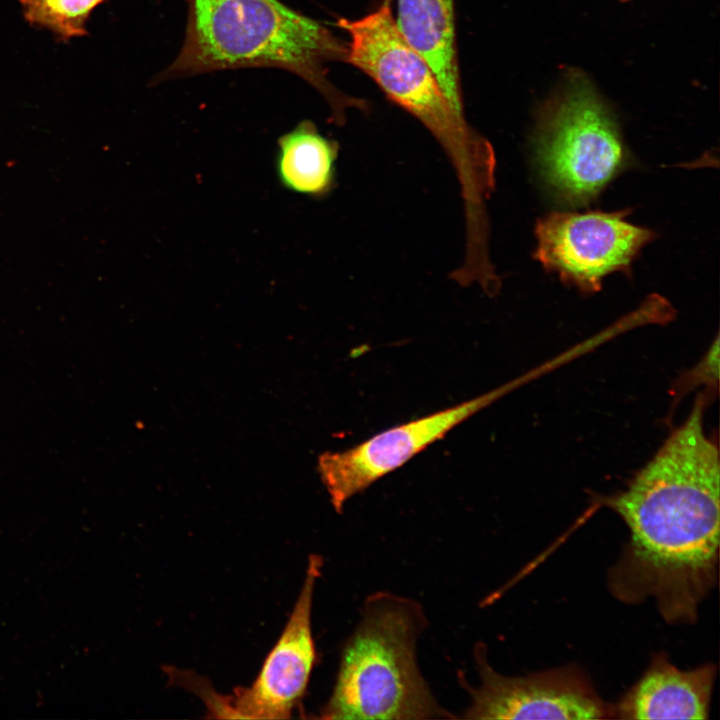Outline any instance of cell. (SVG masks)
<instances>
[{
    "label": "cell",
    "mask_w": 720,
    "mask_h": 720,
    "mask_svg": "<svg viewBox=\"0 0 720 720\" xmlns=\"http://www.w3.org/2000/svg\"><path fill=\"white\" fill-rule=\"evenodd\" d=\"M704 399L627 483L606 499L629 541L609 571L619 600L652 598L669 623L694 622L718 572L720 461L703 424Z\"/></svg>",
    "instance_id": "obj_1"
},
{
    "label": "cell",
    "mask_w": 720,
    "mask_h": 720,
    "mask_svg": "<svg viewBox=\"0 0 720 720\" xmlns=\"http://www.w3.org/2000/svg\"><path fill=\"white\" fill-rule=\"evenodd\" d=\"M347 43L326 26L279 0H188L184 44L177 58L155 79L213 71L269 67L291 72L328 103L336 124L349 108L366 109L327 77L328 64L346 62Z\"/></svg>",
    "instance_id": "obj_2"
},
{
    "label": "cell",
    "mask_w": 720,
    "mask_h": 720,
    "mask_svg": "<svg viewBox=\"0 0 720 720\" xmlns=\"http://www.w3.org/2000/svg\"><path fill=\"white\" fill-rule=\"evenodd\" d=\"M389 1L360 19H339L337 25L350 40L346 62L419 120L443 148L460 184L465 247L482 250L489 244L486 203L496 183L494 149L469 125L464 110L452 103L428 62L403 37Z\"/></svg>",
    "instance_id": "obj_3"
},
{
    "label": "cell",
    "mask_w": 720,
    "mask_h": 720,
    "mask_svg": "<svg viewBox=\"0 0 720 720\" xmlns=\"http://www.w3.org/2000/svg\"><path fill=\"white\" fill-rule=\"evenodd\" d=\"M427 624L413 599L389 592L368 596L341 649L335 684L318 718H455L438 703L418 665L417 642Z\"/></svg>",
    "instance_id": "obj_4"
},
{
    "label": "cell",
    "mask_w": 720,
    "mask_h": 720,
    "mask_svg": "<svg viewBox=\"0 0 720 720\" xmlns=\"http://www.w3.org/2000/svg\"><path fill=\"white\" fill-rule=\"evenodd\" d=\"M533 155L544 189L571 207L589 205L633 164L612 112L580 72L539 111Z\"/></svg>",
    "instance_id": "obj_5"
},
{
    "label": "cell",
    "mask_w": 720,
    "mask_h": 720,
    "mask_svg": "<svg viewBox=\"0 0 720 720\" xmlns=\"http://www.w3.org/2000/svg\"><path fill=\"white\" fill-rule=\"evenodd\" d=\"M630 209L553 211L537 220L534 257L547 271L584 294L615 272L629 273L654 231L627 221Z\"/></svg>",
    "instance_id": "obj_6"
},
{
    "label": "cell",
    "mask_w": 720,
    "mask_h": 720,
    "mask_svg": "<svg viewBox=\"0 0 720 720\" xmlns=\"http://www.w3.org/2000/svg\"><path fill=\"white\" fill-rule=\"evenodd\" d=\"M487 647L474 646L480 682L471 686L460 674L461 686L470 702L464 719H558L614 718V705L596 692L586 674L576 665H566L523 676H507L489 663Z\"/></svg>",
    "instance_id": "obj_7"
},
{
    "label": "cell",
    "mask_w": 720,
    "mask_h": 720,
    "mask_svg": "<svg viewBox=\"0 0 720 720\" xmlns=\"http://www.w3.org/2000/svg\"><path fill=\"white\" fill-rule=\"evenodd\" d=\"M515 384H506L394 426L351 448L320 455L318 472L335 511L341 513L349 499L443 438L455 426L509 392Z\"/></svg>",
    "instance_id": "obj_8"
},
{
    "label": "cell",
    "mask_w": 720,
    "mask_h": 720,
    "mask_svg": "<svg viewBox=\"0 0 720 720\" xmlns=\"http://www.w3.org/2000/svg\"><path fill=\"white\" fill-rule=\"evenodd\" d=\"M323 559L311 554L289 619L249 687L229 697L235 718L287 719L301 703L316 659L311 614Z\"/></svg>",
    "instance_id": "obj_9"
},
{
    "label": "cell",
    "mask_w": 720,
    "mask_h": 720,
    "mask_svg": "<svg viewBox=\"0 0 720 720\" xmlns=\"http://www.w3.org/2000/svg\"><path fill=\"white\" fill-rule=\"evenodd\" d=\"M716 672L711 663L682 670L665 653H657L614 706V718L708 719Z\"/></svg>",
    "instance_id": "obj_10"
},
{
    "label": "cell",
    "mask_w": 720,
    "mask_h": 720,
    "mask_svg": "<svg viewBox=\"0 0 720 720\" xmlns=\"http://www.w3.org/2000/svg\"><path fill=\"white\" fill-rule=\"evenodd\" d=\"M396 25L428 62L443 91L464 110L455 39L453 0H396Z\"/></svg>",
    "instance_id": "obj_11"
},
{
    "label": "cell",
    "mask_w": 720,
    "mask_h": 720,
    "mask_svg": "<svg viewBox=\"0 0 720 720\" xmlns=\"http://www.w3.org/2000/svg\"><path fill=\"white\" fill-rule=\"evenodd\" d=\"M339 145L322 135L310 120H302L277 140L276 178L284 189L323 199L335 188Z\"/></svg>",
    "instance_id": "obj_12"
},
{
    "label": "cell",
    "mask_w": 720,
    "mask_h": 720,
    "mask_svg": "<svg viewBox=\"0 0 720 720\" xmlns=\"http://www.w3.org/2000/svg\"><path fill=\"white\" fill-rule=\"evenodd\" d=\"M107 0H19L24 19L48 30L58 40L68 41L87 34L92 11Z\"/></svg>",
    "instance_id": "obj_13"
},
{
    "label": "cell",
    "mask_w": 720,
    "mask_h": 720,
    "mask_svg": "<svg viewBox=\"0 0 720 720\" xmlns=\"http://www.w3.org/2000/svg\"><path fill=\"white\" fill-rule=\"evenodd\" d=\"M623 1H627V0H623Z\"/></svg>",
    "instance_id": "obj_14"
}]
</instances>
